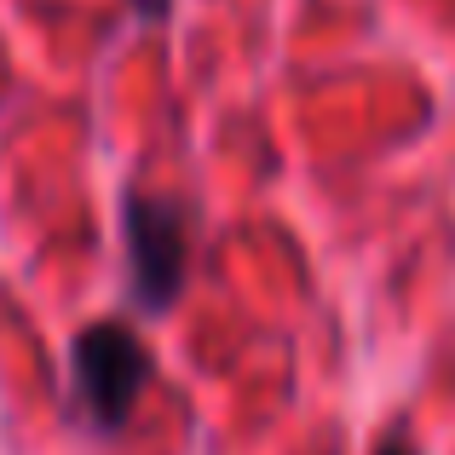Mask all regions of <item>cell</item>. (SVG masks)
<instances>
[{"mask_svg": "<svg viewBox=\"0 0 455 455\" xmlns=\"http://www.w3.org/2000/svg\"><path fill=\"white\" fill-rule=\"evenodd\" d=\"M122 236L127 259H133V289L150 311H167L185 289L190 271V213L173 196H150V190H127L122 202Z\"/></svg>", "mask_w": 455, "mask_h": 455, "instance_id": "1", "label": "cell"}, {"mask_svg": "<svg viewBox=\"0 0 455 455\" xmlns=\"http://www.w3.org/2000/svg\"><path fill=\"white\" fill-rule=\"evenodd\" d=\"M69 369H76V392H81V410L99 433H116L127 427L139 392L150 380V357L139 346V334L127 323H92L81 329L76 352H69Z\"/></svg>", "mask_w": 455, "mask_h": 455, "instance_id": "2", "label": "cell"}, {"mask_svg": "<svg viewBox=\"0 0 455 455\" xmlns=\"http://www.w3.org/2000/svg\"><path fill=\"white\" fill-rule=\"evenodd\" d=\"M375 455H415L410 450V438H403V433H387V438H380V450Z\"/></svg>", "mask_w": 455, "mask_h": 455, "instance_id": "3", "label": "cell"}, {"mask_svg": "<svg viewBox=\"0 0 455 455\" xmlns=\"http://www.w3.org/2000/svg\"><path fill=\"white\" fill-rule=\"evenodd\" d=\"M133 6H139V12H162L167 0H133Z\"/></svg>", "mask_w": 455, "mask_h": 455, "instance_id": "4", "label": "cell"}]
</instances>
